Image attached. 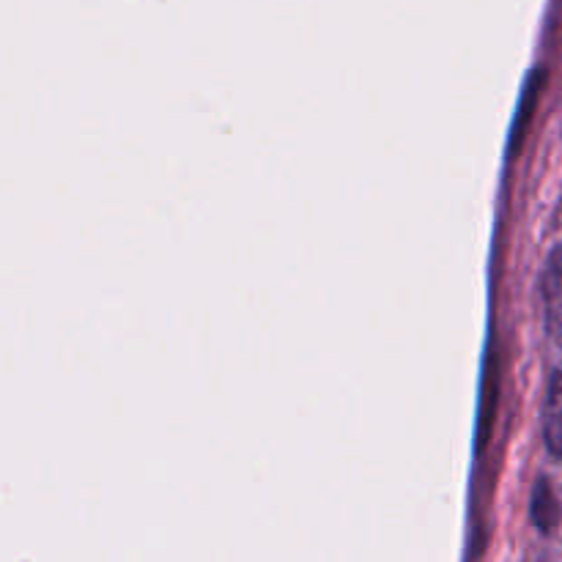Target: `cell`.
Returning a JSON list of instances; mask_svg holds the SVG:
<instances>
[{"instance_id": "cell-1", "label": "cell", "mask_w": 562, "mask_h": 562, "mask_svg": "<svg viewBox=\"0 0 562 562\" xmlns=\"http://www.w3.org/2000/svg\"><path fill=\"white\" fill-rule=\"evenodd\" d=\"M543 313L549 335L562 346V245L549 256L543 272Z\"/></svg>"}, {"instance_id": "cell-2", "label": "cell", "mask_w": 562, "mask_h": 562, "mask_svg": "<svg viewBox=\"0 0 562 562\" xmlns=\"http://www.w3.org/2000/svg\"><path fill=\"white\" fill-rule=\"evenodd\" d=\"M543 437L552 453L562 456V373H554L543 404Z\"/></svg>"}]
</instances>
